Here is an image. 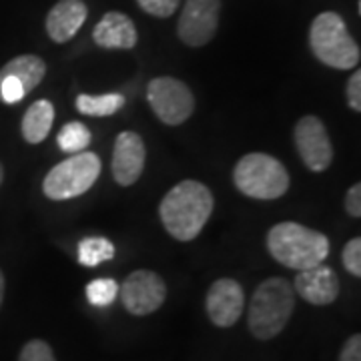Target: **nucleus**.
Wrapping results in <instances>:
<instances>
[{
    "label": "nucleus",
    "instance_id": "1",
    "mask_svg": "<svg viewBox=\"0 0 361 361\" xmlns=\"http://www.w3.org/2000/svg\"><path fill=\"white\" fill-rule=\"evenodd\" d=\"M213 193L199 180L187 179L177 183L169 191L161 205L159 215L167 233L177 241H193L203 231L213 213Z\"/></svg>",
    "mask_w": 361,
    "mask_h": 361
},
{
    "label": "nucleus",
    "instance_id": "2",
    "mask_svg": "<svg viewBox=\"0 0 361 361\" xmlns=\"http://www.w3.org/2000/svg\"><path fill=\"white\" fill-rule=\"evenodd\" d=\"M267 249L271 257L289 269H310L322 265L329 255V239L323 233L283 221L267 233Z\"/></svg>",
    "mask_w": 361,
    "mask_h": 361
},
{
    "label": "nucleus",
    "instance_id": "3",
    "mask_svg": "<svg viewBox=\"0 0 361 361\" xmlns=\"http://www.w3.org/2000/svg\"><path fill=\"white\" fill-rule=\"evenodd\" d=\"M295 310L293 285L283 277H269L261 281L251 297L247 311V325L251 336L261 341L277 337L289 323Z\"/></svg>",
    "mask_w": 361,
    "mask_h": 361
},
{
    "label": "nucleus",
    "instance_id": "4",
    "mask_svg": "<svg viewBox=\"0 0 361 361\" xmlns=\"http://www.w3.org/2000/svg\"><path fill=\"white\" fill-rule=\"evenodd\" d=\"M310 47L315 59L337 71H351L360 65V44L349 35L345 20L337 13L317 14L310 28Z\"/></svg>",
    "mask_w": 361,
    "mask_h": 361
},
{
    "label": "nucleus",
    "instance_id": "5",
    "mask_svg": "<svg viewBox=\"0 0 361 361\" xmlns=\"http://www.w3.org/2000/svg\"><path fill=\"white\" fill-rule=\"evenodd\" d=\"M235 187L251 199L275 201L289 189V173L281 161L267 153H247L233 169Z\"/></svg>",
    "mask_w": 361,
    "mask_h": 361
},
{
    "label": "nucleus",
    "instance_id": "6",
    "mask_svg": "<svg viewBox=\"0 0 361 361\" xmlns=\"http://www.w3.org/2000/svg\"><path fill=\"white\" fill-rule=\"evenodd\" d=\"M101 175V159L82 151L52 167L42 180V193L51 201H66L87 193Z\"/></svg>",
    "mask_w": 361,
    "mask_h": 361
},
{
    "label": "nucleus",
    "instance_id": "7",
    "mask_svg": "<svg viewBox=\"0 0 361 361\" xmlns=\"http://www.w3.org/2000/svg\"><path fill=\"white\" fill-rule=\"evenodd\" d=\"M147 101L155 116L169 127L183 125L195 111V97L191 89L173 77H157L147 85Z\"/></svg>",
    "mask_w": 361,
    "mask_h": 361
},
{
    "label": "nucleus",
    "instance_id": "8",
    "mask_svg": "<svg viewBox=\"0 0 361 361\" xmlns=\"http://www.w3.org/2000/svg\"><path fill=\"white\" fill-rule=\"evenodd\" d=\"M221 18V0H185L177 35L187 47H205L215 39Z\"/></svg>",
    "mask_w": 361,
    "mask_h": 361
},
{
    "label": "nucleus",
    "instance_id": "9",
    "mask_svg": "<svg viewBox=\"0 0 361 361\" xmlns=\"http://www.w3.org/2000/svg\"><path fill=\"white\" fill-rule=\"evenodd\" d=\"M118 295L130 315H149L155 313L167 297V285L155 271L137 269L118 287Z\"/></svg>",
    "mask_w": 361,
    "mask_h": 361
},
{
    "label": "nucleus",
    "instance_id": "10",
    "mask_svg": "<svg viewBox=\"0 0 361 361\" xmlns=\"http://www.w3.org/2000/svg\"><path fill=\"white\" fill-rule=\"evenodd\" d=\"M293 141L303 165L310 171L323 173L325 169H329L334 161V145L319 116H301L293 130Z\"/></svg>",
    "mask_w": 361,
    "mask_h": 361
},
{
    "label": "nucleus",
    "instance_id": "11",
    "mask_svg": "<svg viewBox=\"0 0 361 361\" xmlns=\"http://www.w3.org/2000/svg\"><path fill=\"white\" fill-rule=\"evenodd\" d=\"M245 307L243 287L235 279L223 277L209 287L205 297V310L209 319L217 327H231L239 322Z\"/></svg>",
    "mask_w": 361,
    "mask_h": 361
},
{
    "label": "nucleus",
    "instance_id": "12",
    "mask_svg": "<svg viewBox=\"0 0 361 361\" xmlns=\"http://www.w3.org/2000/svg\"><path fill=\"white\" fill-rule=\"evenodd\" d=\"M145 161H147V151H145L141 135H137L133 130L118 133L115 141V151H113V179L121 187L135 185L141 179Z\"/></svg>",
    "mask_w": 361,
    "mask_h": 361
},
{
    "label": "nucleus",
    "instance_id": "13",
    "mask_svg": "<svg viewBox=\"0 0 361 361\" xmlns=\"http://www.w3.org/2000/svg\"><path fill=\"white\" fill-rule=\"evenodd\" d=\"M293 291L311 305H331L339 295V279L327 265H315L297 273Z\"/></svg>",
    "mask_w": 361,
    "mask_h": 361
},
{
    "label": "nucleus",
    "instance_id": "14",
    "mask_svg": "<svg viewBox=\"0 0 361 361\" xmlns=\"http://www.w3.org/2000/svg\"><path fill=\"white\" fill-rule=\"evenodd\" d=\"M89 16V8L82 0H59L47 14V35L52 42L63 44L71 40Z\"/></svg>",
    "mask_w": 361,
    "mask_h": 361
},
{
    "label": "nucleus",
    "instance_id": "15",
    "mask_svg": "<svg viewBox=\"0 0 361 361\" xmlns=\"http://www.w3.org/2000/svg\"><path fill=\"white\" fill-rule=\"evenodd\" d=\"M92 39L101 49H118V51H130L137 47V28L127 14L111 11L97 23L92 30Z\"/></svg>",
    "mask_w": 361,
    "mask_h": 361
},
{
    "label": "nucleus",
    "instance_id": "16",
    "mask_svg": "<svg viewBox=\"0 0 361 361\" xmlns=\"http://www.w3.org/2000/svg\"><path fill=\"white\" fill-rule=\"evenodd\" d=\"M47 75V63L37 56V54H20L14 56L13 61H8L6 65L0 68V78L2 77H14L20 85L25 92H30L37 89L42 78Z\"/></svg>",
    "mask_w": 361,
    "mask_h": 361
},
{
    "label": "nucleus",
    "instance_id": "17",
    "mask_svg": "<svg viewBox=\"0 0 361 361\" xmlns=\"http://www.w3.org/2000/svg\"><path fill=\"white\" fill-rule=\"evenodd\" d=\"M52 121H54V106L49 101L40 99L35 101L26 109L25 116H23V123H20V130H23V137L26 142L30 145H39L42 142L49 133H51Z\"/></svg>",
    "mask_w": 361,
    "mask_h": 361
},
{
    "label": "nucleus",
    "instance_id": "18",
    "mask_svg": "<svg viewBox=\"0 0 361 361\" xmlns=\"http://www.w3.org/2000/svg\"><path fill=\"white\" fill-rule=\"evenodd\" d=\"M123 106H125V97L118 92L101 94V97H90V94L77 97V111L87 116H111Z\"/></svg>",
    "mask_w": 361,
    "mask_h": 361
},
{
    "label": "nucleus",
    "instance_id": "19",
    "mask_svg": "<svg viewBox=\"0 0 361 361\" xmlns=\"http://www.w3.org/2000/svg\"><path fill=\"white\" fill-rule=\"evenodd\" d=\"M115 257V245L104 237H87L78 243V261L85 267H97Z\"/></svg>",
    "mask_w": 361,
    "mask_h": 361
},
{
    "label": "nucleus",
    "instance_id": "20",
    "mask_svg": "<svg viewBox=\"0 0 361 361\" xmlns=\"http://www.w3.org/2000/svg\"><path fill=\"white\" fill-rule=\"evenodd\" d=\"M56 141L65 153H82V151H87L92 137H90V130L87 129V125L73 121L61 129Z\"/></svg>",
    "mask_w": 361,
    "mask_h": 361
},
{
    "label": "nucleus",
    "instance_id": "21",
    "mask_svg": "<svg viewBox=\"0 0 361 361\" xmlns=\"http://www.w3.org/2000/svg\"><path fill=\"white\" fill-rule=\"evenodd\" d=\"M118 295V283L115 279H92L87 285V299L92 305H99V307H106L111 305Z\"/></svg>",
    "mask_w": 361,
    "mask_h": 361
},
{
    "label": "nucleus",
    "instance_id": "22",
    "mask_svg": "<svg viewBox=\"0 0 361 361\" xmlns=\"http://www.w3.org/2000/svg\"><path fill=\"white\" fill-rule=\"evenodd\" d=\"M18 361H56V357H54V351L47 341L32 339L23 348Z\"/></svg>",
    "mask_w": 361,
    "mask_h": 361
},
{
    "label": "nucleus",
    "instance_id": "23",
    "mask_svg": "<svg viewBox=\"0 0 361 361\" xmlns=\"http://www.w3.org/2000/svg\"><path fill=\"white\" fill-rule=\"evenodd\" d=\"M341 261H343V267L351 273L353 277H361V239L360 237H353L351 241L345 243L343 247V253H341Z\"/></svg>",
    "mask_w": 361,
    "mask_h": 361
},
{
    "label": "nucleus",
    "instance_id": "24",
    "mask_svg": "<svg viewBox=\"0 0 361 361\" xmlns=\"http://www.w3.org/2000/svg\"><path fill=\"white\" fill-rule=\"evenodd\" d=\"M180 0H137L142 11L157 18H169L179 8Z\"/></svg>",
    "mask_w": 361,
    "mask_h": 361
},
{
    "label": "nucleus",
    "instance_id": "25",
    "mask_svg": "<svg viewBox=\"0 0 361 361\" xmlns=\"http://www.w3.org/2000/svg\"><path fill=\"white\" fill-rule=\"evenodd\" d=\"M26 97L23 85L14 77H2L0 78V99L6 104H14L23 101Z\"/></svg>",
    "mask_w": 361,
    "mask_h": 361
},
{
    "label": "nucleus",
    "instance_id": "26",
    "mask_svg": "<svg viewBox=\"0 0 361 361\" xmlns=\"http://www.w3.org/2000/svg\"><path fill=\"white\" fill-rule=\"evenodd\" d=\"M345 94H348V104L351 111L360 113L361 111V71H355L348 80V89H345Z\"/></svg>",
    "mask_w": 361,
    "mask_h": 361
},
{
    "label": "nucleus",
    "instance_id": "27",
    "mask_svg": "<svg viewBox=\"0 0 361 361\" xmlns=\"http://www.w3.org/2000/svg\"><path fill=\"white\" fill-rule=\"evenodd\" d=\"M345 211L349 217L360 219L361 217V185L355 183L353 187H349L348 195H345Z\"/></svg>",
    "mask_w": 361,
    "mask_h": 361
},
{
    "label": "nucleus",
    "instance_id": "28",
    "mask_svg": "<svg viewBox=\"0 0 361 361\" xmlns=\"http://www.w3.org/2000/svg\"><path fill=\"white\" fill-rule=\"evenodd\" d=\"M337 361H361V336L355 334L351 336L343 343L341 348V353H339V360Z\"/></svg>",
    "mask_w": 361,
    "mask_h": 361
},
{
    "label": "nucleus",
    "instance_id": "29",
    "mask_svg": "<svg viewBox=\"0 0 361 361\" xmlns=\"http://www.w3.org/2000/svg\"><path fill=\"white\" fill-rule=\"evenodd\" d=\"M2 299H4V275L0 271V305H2Z\"/></svg>",
    "mask_w": 361,
    "mask_h": 361
},
{
    "label": "nucleus",
    "instance_id": "30",
    "mask_svg": "<svg viewBox=\"0 0 361 361\" xmlns=\"http://www.w3.org/2000/svg\"><path fill=\"white\" fill-rule=\"evenodd\" d=\"M2 179H4V169H2V163H0V185H2Z\"/></svg>",
    "mask_w": 361,
    "mask_h": 361
}]
</instances>
